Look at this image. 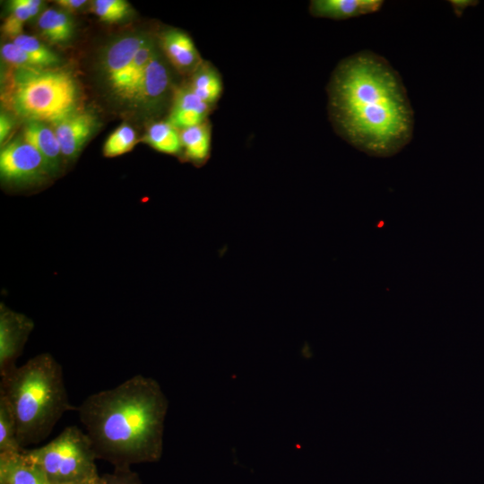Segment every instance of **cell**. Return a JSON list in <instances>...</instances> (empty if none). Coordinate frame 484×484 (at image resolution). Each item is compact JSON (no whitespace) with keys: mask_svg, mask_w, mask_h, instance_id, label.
<instances>
[{"mask_svg":"<svg viewBox=\"0 0 484 484\" xmlns=\"http://www.w3.org/2000/svg\"><path fill=\"white\" fill-rule=\"evenodd\" d=\"M328 113L337 132L368 155L390 157L413 134V110L397 71L363 50L341 60L327 86Z\"/></svg>","mask_w":484,"mask_h":484,"instance_id":"obj_1","label":"cell"},{"mask_svg":"<svg viewBox=\"0 0 484 484\" xmlns=\"http://www.w3.org/2000/svg\"><path fill=\"white\" fill-rule=\"evenodd\" d=\"M168 407L159 383L135 375L89 395L76 411L97 459L131 467L160 459Z\"/></svg>","mask_w":484,"mask_h":484,"instance_id":"obj_2","label":"cell"},{"mask_svg":"<svg viewBox=\"0 0 484 484\" xmlns=\"http://www.w3.org/2000/svg\"><path fill=\"white\" fill-rule=\"evenodd\" d=\"M0 394L13 413L20 446L36 445L63 415L76 410L69 401L63 369L49 353H41L1 377Z\"/></svg>","mask_w":484,"mask_h":484,"instance_id":"obj_3","label":"cell"},{"mask_svg":"<svg viewBox=\"0 0 484 484\" xmlns=\"http://www.w3.org/2000/svg\"><path fill=\"white\" fill-rule=\"evenodd\" d=\"M4 99L27 122L52 125L78 110L79 91L67 71L13 67Z\"/></svg>","mask_w":484,"mask_h":484,"instance_id":"obj_4","label":"cell"},{"mask_svg":"<svg viewBox=\"0 0 484 484\" xmlns=\"http://www.w3.org/2000/svg\"><path fill=\"white\" fill-rule=\"evenodd\" d=\"M23 456L37 466L50 484L99 483L92 444L76 426H69L47 445L24 449Z\"/></svg>","mask_w":484,"mask_h":484,"instance_id":"obj_5","label":"cell"},{"mask_svg":"<svg viewBox=\"0 0 484 484\" xmlns=\"http://www.w3.org/2000/svg\"><path fill=\"white\" fill-rule=\"evenodd\" d=\"M0 176L4 184L27 187L53 177L42 155L22 138L5 144L0 152Z\"/></svg>","mask_w":484,"mask_h":484,"instance_id":"obj_6","label":"cell"},{"mask_svg":"<svg viewBox=\"0 0 484 484\" xmlns=\"http://www.w3.org/2000/svg\"><path fill=\"white\" fill-rule=\"evenodd\" d=\"M144 39L143 35L125 36L112 42L105 51V78L111 91L123 101L127 102L134 58Z\"/></svg>","mask_w":484,"mask_h":484,"instance_id":"obj_7","label":"cell"},{"mask_svg":"<svg viewBox=\"0 0 484 484\" xmlns=\"http://www.w3.org/2000/svg\"><path fill=\"white\" fill-rule=\"evenodd\" d=\"M34 327L33 321L27 315L0 307V375L11 373L15 362Z\"/></svg>","mask_w":484,"mask_h":484,"instance_id":"obj_8","label":"cell"},{"mask_svg":"<svg viewBox=\"0 0 484 484\" xmlns=\"http://www.w3.org/2000/svg\"><path fill=\"white\" fill-rule=\"evenodd\" d=\"M95 117L89 112L75 111L52 124L64 158L73 160L93 133Z\"/></svg>","mask_w":484,"mask_h":484,"instance_id":"obj_9","label":"cell"},{"mask_svg":"<svg viewBox=\"0 0 484 484\" xmlns=\"http://www.w3.org/2000/svg\"><path fill=\"white\" fill-rule=\"evenodd\" d=\"M160 43L169 60L181 73H194L202 65L200 55L186 32L168 30L162 33Z\"/></svg>","mask_w":484,"mask_h":484,"instance_id":"obj_10","label":"cell"},{"mask_svg":"<svg viewBox=\"0 0 484 484\" xmlns=\"http://www.w3.org/2000/svg\"><path fill=\"white\" fill-rule=\"evenodd\" d=\"M210 105L197 97L189 86L179 89L174 98L168 121L183 130L205 122Z\"/></svg>","mask_w":484,"mask_h":484,"instance_id":"obj_11","label":"cell"},{"mask_svg":"<svg viewBox=\"0 0 484 484\" xmlns=\"http://www.w3.org/2000/svg\"><path fill=\"white\" fill-rule=\"evenodd\" d=\"M22 139L42 155L54 175L60 170L63 155L52 126L44 122L28 121L23 127Z\"/></svg>","mask_w":484,"mask_h":484,"instance_id":"obj_12","label":"cell"},{"mask_svg":"<svg viewBox=\"0 0 484 484\" xmlns=\"http://www.w3.org/2000/svg\"><path fill=\"white\" fill-rule=\"evenodd\" d=\"M170 85L169 69L157 51L152 56L134 104L151 107L160 102Z\"/></svg>","mask_w":484,"mask_h":484,"instance_id":"obj_13","label":"cell"},{"mask_svg":"<svg viewBox=\"0 0 484 484\" xmlns=\"http://www.w3.org/2000/svg\"><path fill=\"white\" fill-rule=\"evenodd\" d=\"M382 0H314L309 11L315 17L344 20L378 12Z\"/></svg>","mask_w":484,"mask_h":484,"instance_id":"obj_14","label":"cell"},{"mask_svg":"<svg viewBox=\"0 0 484 484\" xmlns=\"http://www.w3.org/2000/svg\"><path fill=\"white\" fill-rule=\"evenodd\" d=\"M0 484H50L21 453L0 454Z\"/></svg>","mask_w":484,"mask_h":484,"instance_id":"obj_15","label":"cell"},{"mask_svg":"<svg viewBox=\"0 0 484 484\" xmlns=\"http://www.w3.org/2000/svg\"><path fill=\"white\" fill-rule=\"evenodd\" d=\"M43 36L52 43H65L72 39L73 25L68 14L61 10L48 8L38 20Z\"/></svg>","mask_w":484,"mask_h":484,"instance_id":"obj_16","label":"cell"},{"mask_svg":"<svg viewBox=\"0 0 484 484\" xmlns=\"http://www.w3.org/2000/svg\"><path fill=\"white\" fill-rule=\"evenodd\" d=\"M180 139L189 160L201 162L208 157L211 149V128L208 123L180 130Z\"/></svg>","mask_w":484,"mask_h":484,"instance_id":"obj_17","label":"cell"},{"mask_svg":"<svg viewBox=\"0 0 484 484\" xmlns=\"http://www.w3.org/2000/svg\"><path fill=\"white\" fill-rule=\"evenodd\" d=\"M143 141L153 149L166 154H177L182 149L180 132L169 121L151 124Z\"/></svg>","mask_w":484,"mask_h":484,"instance_id":"obj_18","label":"cell"},{"mask_svg":"<svg viewBox=\"0 0 484 484\" xmlns=\"http://www.w3.org/2000/svg\"><path fill=\"white\" fill-rule=\"evenodd\" d=\"M189 87L197 97L211 106L220 97L222 82L214 68L209 65L202 64L193 73Z\"/></svg>","mask_w":484,"mask_h":484,"instance_id":"obj_19","label":"cell"},{"mask_svg":"<svg viewBox=\"0 0 484 484\" xmlns=\"http://www.w3.org/2000/svg\"><path fill=\"white\" fill-rule=\"evenodd\" d=\"M22 449L17 440L16 421L4 396L0 394V454L21 453Z\"/></svg>","mask_w":484,"mask_h":484,"instance_id":"obj_20","label":"cell"},{"mask_svg":"<svg viewBox=\"0 0 484 484\" xmlns=\"http://www.w3.org/2000/svg\"><path fill=\"white\" fill-rule=\"evenodd\" d=\"M13 42L27 52L42 68H52L60 63L58 56L33 36L22 34L14 38Z\"/></svg>","mask_w":484,"mask_h":484,"instance_id":"obj_21","label":"cell"},{"mask_svg":"<svg viewBox=\"0 0 484 484\" xmlns=\"http://www.w3.org/2000/svg\"><path fill=\"white\" fill-rule=\"evenodd\" d=\"M136 143V134L128 124L117 127L103 145L105 157H116L130 151Z\"/></svg>","mask_w":484,"mask_h":484,"instance_id":"obj_22","label":"cell"},{"mask_svg":"<svg viewBox=\"0 0 484 484\" xmlns=\"http://www.w3.org/2000/svg\"><path fill=\"white\" fill-rule=\"evenodd\" d=\"M92 11L102 22L112 23L127 17L130 6L125 0H95Z\"/></svg>","mask_w":484,"mask_h":484,"instance_id":"obj_23","label":"cell"},{"mask_svg":"<svg viewBox=\"0 0 484 484\" xmlns=\"http://www.w3.org/2000/svg\"><path fill=\"white\" fill-rule=\"evenodd\" d=\"M1 56L13 67H40L36 60L13 41L2 45Z\"/></svg>","mask_w":484,"mask_h":484,"instance_id":"obj_24","label":"cell"},{"mask_svg":"<svg viewBox=\"0 0 484 484\" xmlns=\"http://www.w3.org/2000/svg\"><path fill=\"white\" fill-rule=\"evenodd\" d=\"M99 484H141V480L131 467H114L113 472L100 476Z\"/></svg>","mask_w":484,"mask_h":484,"instance_id":"obj_25","label":"cell"},{"mask_svg":"<svg viewBox=\"0 0 484 484\" xmlns=\"http://www.w3.org/2000/svg\"><path fill=\"white\" fill-rule=\"evenodd\" d=\"M23 22L16 18L13 14L10 13L4 21L2 30L3 32L12 37L13 39L22 33Z\"/></svg>","mask_w":484,"mask_h":484,"instance_id":"obj_26","label":"cell"},{"mask_svg":"<svg viewBox=\"0 0 484 484\" xmlns=\"http://www.w3.org/2000/svg\"><path fill=\"white\" fill-rule=\"evenodd\" d=\"M10 11L16 18L25 22L31 18L27 0H13L10 2Z\"/></svg>","mask_w":484,"mask_h":484,"instance_id":"obj_27","label":"cell"},{"mask_svg":"<svg viewBox=\"0 0 484 484\" xmlns=\"http://www.w3.org/2000/svg\"><path fill=\"white\" fill-rule=\"evenodd\" d=\"M13 126L12 120L10 117L4 114L1 113L0 116V142L3 143L8 136Z\"/></svg>","mask_w":484,"mask_h":484,"instance_id":"obj_28","label":"cell"},{"mask_svg":"<svg viewBox=\"0 0 484 484\" xmlns=\"http://www.w3.org/2000/svg\"><path fill=\"white\" fill-rule=\"evenodd\" d=\"M56 3L66 11H74L82 7L87 1L85 0H57Z\"/></svg>","mask_w":484,"mask_h":484,"instance_id":"obj_29","label":"cell"},{"mask_svg":"<svg viewBox=\"0 0 484 484\" xmlns=\"http://www.w3.org/2000/svg\"><path fill=\"white\" fill-rule=\"evenodd\" d=\"M74 484H99V483H74Z\"/></svg>","mask_w":484,"mask_h":484,"instance_id":"obj_30","label":"cell"}]
</instances>
